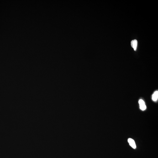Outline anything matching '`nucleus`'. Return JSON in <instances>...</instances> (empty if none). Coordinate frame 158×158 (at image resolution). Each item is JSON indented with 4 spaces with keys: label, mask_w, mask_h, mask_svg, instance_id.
I'll use <instances>...</instances> for the list:
<instances>
[{
    "label": "nucleus",
    "mask_w": 158,
    "mask_h": 158,
    "mask_svg": "<svg viewBox=\"0 0 158 158\" xmlns=\"http://www.w3.org/2000/svg\"><path fill=\"white\" fill-rule=\"evenodd\" d=\"M139 103L140 109L142 110H145L146 109V107L145 104V102L143 100L140 99L139 101Z\"/></svg>",
    "instance_id": "1"
},
{
    "label": "nucleus",
    "mask_w": 158,
    "mask_h": 158,
    "mask_svg": "<svg viewBox=\"0 0 158 158\" xmlns=\"http://www.w3.org/2000/svg\"><path fill=\"white\" fill-rule=\"evenodd\" d=\"M128 141L129 145L132 148L134 149H136V145L135 141L134 140L131 138H129L128 139Z\"/></svg>",
    "instance_id": "2"
},
{
    "label": "nucleus",
    "mask_w": 158,
    "mask_h": 158,
    "mask_svg": "<svg viewBox=\"0 0 158 158\" xmlns=\"http://www.w3.org/2000/svg\"><path fill=\"white\" fill-rule=\"evenodd\" d=\"M137 44L138 42L136 40H134L131 42V45L135 51L136 50Z\"/></svg>",
    "instance_id": "3"
},
{
    "label": "nucleus",
    "mask_w": 158,
    "mask_h": 158,
    "mask_svg": "<svg viewBox=\"0 0 158 158\" xmlns=\"http://www.w3.org/2000/svg\"><path fill=\"white\" fill-rule=\"evenodd\" d=\"M158 98V91H155L154 94L153 95L152 99L154 101H157Z\"/></svg>",
    "instance_id": "4"
}]
</instances>
